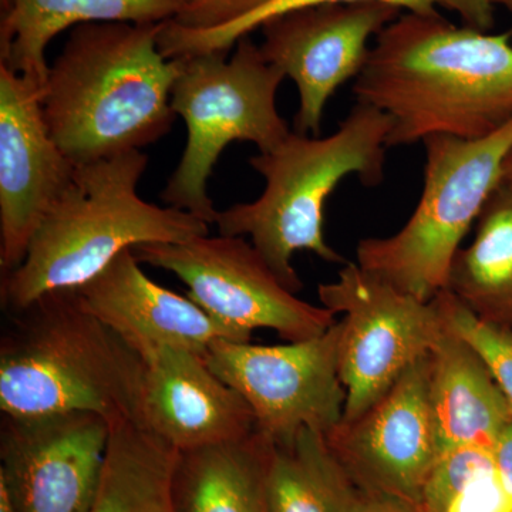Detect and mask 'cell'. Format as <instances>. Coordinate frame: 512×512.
<instances>
[{
  "instance_id": "obj_31",
  "label": "cell",
  "mask_w": 512,
  "mask_h": 512,
  "mask_svg": "<svg viewBox=\"0 0 512 512\" xmlns=\"http://www.w3.org/2000/svg\"><path fill=\"white\" fill-rule=\"evenodd\" d=\"M495 8H503L512 13V0H491Z\"/></svg>"
},
{
  "instance_id": "obj_29",
  "label": "cell",
  "mask_w": 512,
  "mask_h": 512,
  "mask_svg": "<svg viewBox=\"0 0 512 512\" xmlns=\"http://www.w3.org/2000/svg\"><path fill=\"white\" fill-rule=\"evenodd\" d=\"M0 512H19L8 485L0 481Z\"/></svg>"
},
{
  "instance_id": "obj_27",
  "label": "cell",
  "mask_w": 512,
  "mask_h": 512,
  "mask_svg": "<svg viewBox=\"0 0 512 512\" xmlns=\"http://www.w3.org/2000/svg\"><path fill=\"white\" fill-rule=\"evenodd\" d=\"M352 512H424L420 504L397 495L359 490Z\"/></svg>"
},
{
  "instance_id": "obj_26",
  "label": "cell",
  "mask_w": 512,
  "mask_h": 512,
  "mask_svg": "<svg viewBox=\"0 0 512 512\" xmlns=\"http://www.w3.org/2000/svg\"><path fill=\"white\" fill-rule=\"evenodd\" d=\"M274 0H188L183 12L173 19L184 28L217 29L247 18Z\"/></svg>"
},
{
  "instance_id": "obj_18",
  "label": "cell",
  "mask_w": 512,
  "mask_h": 512,
  "mask_svg": "<svg viewBox=\"0 0 512 512\" xmlns=\"http://www.w3.org/2000/svg\"><path fill=\"white\" fill-rule=\"evenodd\" d=\"M188 0H2L0 64L40 89L49 76L46 47L69 28L101 22L161 23Z\"/></svg>"
},
{
  "instance_id": "obj_14",
  "label": "cell",
  "mask_w": 512,
  "mask_h": 512,
  "mask_svg": "<svg viewBox=\"0 0 512 512\" xmlns=\"http://www.w3.org/2000/svg\"><path fill=\"white\" fill-rule=\"evenodd\" d=\"M43 89L0 64V268L8 275L28 255L47 212L76 164L47 127Z\"/></svg>"
},
{
  "instance_id": "obj_30",
  "label": "cell",
  "mask_w": 512,
  "mask_h": 512,
  "mask_svg": "<svg viewBox=\"0 0 512 512\" xmlns=\"http://www.w3.org/2000/svg\"><path fill=\"white\" fill-rule=\"evenodd\" d=\"M501 183L508 185V187H512V148L510 153L505 157L504 165H503V180Z\"/></svg>"
},
{
  "instance_id": "obj_1",
  "label": "cell",
  "mask_w": 512,
  "mask_h": 512,
  "mask_svg": "<svg viewBox=\"0 0 512 512\" xmlns=\"http://www.w3.org/2000/svg\"><path fill=\"white\" fill-rule=\"evenodd\" d=\"M353 94L390 117L389 148L490 136L512 119V28L494 35L440 12L402 13L375 37Z\"/></svg>"
},
{
  "instance_id": "obj_10",
  "label": "cell",
  "mask_w": 512,
  "mask_h": 512,
  "mask_svg": "<svg viewBox=\"0 0 512 512\" xmlns=\"http://www.w3.org/2000/svg\"><path fill=\"white\" fill-rule=\"evenodd\" d=\"M340 322L318 338L279 346L214 340L208 365L251 407L256 430L275 446L302 429L328 433L343 417Z\"/></svg>"
},
{
  "instance_id": "obj_28",
  "label": "cell",
  "mask_w": 512,
  "mask_h": 512,
  "mask_svg": "<svg viewBox=\"0 0 512 512\" xmlns=\"http://www.w3.org/2000/svg\"><path fill=\"white\" fill-rule=\"evenodd\" d=\"M493 456L498 474L512 498V421L495 441Z\"/></svg>"
},
{
  "instance_id": "obj_8",
  "label": "cell",
  "mask_w": 512,
  "mask_h": 512,
  "mask_svg": "<svg viewBox=\"0 0 512 512\" xmlns=\"http://www.w3.org/2000/svg\"><path fill=\"white\" fill-rule=\"evenodd\" d=\"M319 301L340 320L339 372L346 389L340 421H352L389 392L433 348L443 329L437 302H423L346 262L319 285Z\"/></svg>"
},
{
  "instance_id": "obj_13",
  "label": "cell",
  "mask_w": 512,
  "mask_h": 512,
  "mask_svg": "<svg viewBox=\"0 0 512 512\" xmlns=\"http://www.w3.org/2000/svg\"><path fill=\"white\" fill-rule=\"evenodd\" d=\"M109 439L110 423L99 414L3 416L0 481L19 512H90Z\"/></svg>"
},
{
  "instance_id": "obj_15",
  "label": "cell",
  "mask_w": 512,
  "mask_h": 512,
  "mask_svg": "<svg viewBox=\"0 0 512 512\" xmlns=\"http://www.w3.org/2000/svg\"><path fill=\"white\" fill-rule=\"evenodd\" d=\"M140 421L175 450L247 439L254 413L208 365L205 353L165 345L143 357Z\"/></svg>"
},
{
  "instance_id": "obj_17",
  "label": "cell",
  "mask_w": 512,
  "mask_h": 512,
  "mask_svg": "<svg viewBox=\"0 0 512 512\" xmlns=\"http://www.w3.org/2000/svg\"><path fill=\"white\" fill-rule=\"evenodd\" d=\"M429 400L439 454L463 446L493 448L512 421L510 404L483 359L444 318L430 350Z\"/></svg>"
},
{
  "instance_id": "obj_3",
  "label": "cell",
  "mask_w": 512,
  "mask_h": 512,
  "mask_svg": "<svg viewBox=\"0 0 512 512\" xmlns=\"http://www.w3.org/2000/svg\"><path fill=\"white\" fill-rule=\"evenodd\" d=\"M148 157L131 150L76 165L30 242L28 255L2 279V305L16 313L50 292L76 289L138 245L207 237V222L190 212L138 197Z\"/></svg>"
},
{
  "instance_id": "obj_25",
  "label": "cell",
  "mask_w": 512,
  "mask_h": 512,
  "mask_svg": "<svg viewBox=\"0 0 512 512\" xmlns=\"http://www.w3.org/2000/svg\"><path fill=\"white\" fill-rule=\"evenodd\" d=\"M493 448L463 446L439 454L421 493L424 512H447L464 490L493 470Z\"/></svg>"
},
{
  "instance_id": "obj_4",
  "label": "cell",
  "mask_w": 512,
  "mask_h": 512,
  "mask_svg": "<svg viewBox=\"0 0 512 512\" xmlns=\"http://www.w3.org/2000/svg\"><path fill=\"white\" fill-rule=\"evenodd\" d=\"M0 343V409L13 419L87 412L140 421L144 362L72 289L13 313ZM141 423V421H140Z\"/></svg>"
},
{
  "instance_id": "obj_5",
  "label": "cell",
  "mask_w": 512,
  "mask_h": 512,
  "mask_svg": "<svg viewBox=\"0 0 512 512\" xmlns=\"http://www.w3.org/2000/svg\"><path fill=\"white\" fill-rule=\"evenodd\" d=\"M390 127L392 121L383 111L357 103L330 136L291 133L275 150L249 158L265 178V190L254 202L218 212L220 235H249L269 268L295 295L303 288L292 265L296 252H312L328 264H346L323 234L326 202L349 175L367 187L383 183Z\"/></svg>"
},
{
  "instance_id": "obj_21",
  "label": "cell",
  "mask_w": 512,
  "mask_h": 512,
  "mask_svg": "<svg viewBox=\"0 0 512 512\" xmlns=\"http://www.w3.org/2000/svg\"><path fill=\"white\" fill-rule=\"evenodd\" d=\"M177 458L178 450L140 421L113 424L90 512H173Z\"/></svg>"
},
{
  "instance_id": "obj_9",
  "label": "cell",
  "mask_w": 512,
  "mask_h": 512,
  "mask_svg": "<svg viewBox=\"0 0 512 512\" xmlns=\"http://www.w3.org/2000/svg\"><path fill=\"white\" fill-rule=\"evenodd\" d=\"M141 264L165 269L188 286V298L251 342L255 329L275 330L288 343L318 338L335 313L302 301L242 237H198L178 244L138 245Z\"/></svg>"
},
{
  "instance_id": "obj_2",
  "label": "cell",
  "mask_w": 512,
  "mask_h": 512,
  "mask_svg": "<svg viewBox=\"0 0 512 512\" xmlns=\"http://www.w3.org/2000/svg\"><path fill=\"white\" fill-rule=\"evenodd\" d=\"M161 25L86 23L70 32L49 69L42 106L50 134L74 164L141 150L170 131L181 62L160 52Z\"/></svg>"
},
{
  "instance_id": "obj_22",
  "label": "cell",
  "mask_w": 512,
  "mask_h": 512,
  "mask_svg": "<svg viewBox=\"0 0 512 512\" xmlns=\"http://www.w3.org/2000/svg\"><path fill=\"white\" fill-rule=\"evenodd\" d=\"M265 491L269 512H352L359 494L326 434L315 429L272 444Z\"/></svg>"
},
{
  "instance_id": "obj_16",
  "label": "cell",
  "mask_w": 512,
  "mask_h": 512,
  "mask_svg": "<svg viewBox=\"0 0 512 512\" xmlns=\"http://www.w3.org/2000/svg\"><path fill=\"white\" fill-rule=\"evenodd\" d=\"M140 264L133 249L124 251L72 291L83 309L116 332L141 359L165 345L207 353L214 340L248 343L191 298L151 281Z\"/></svg>"
},
{
  "instance_id": "obj_19",
  "label": "cell",
  "mask_w": 512,
  "mask_h": 512,
  "mask_svg": "<svg viewBox=\"0 0 512 512\" xmlns=\"http://www.w3.org/2000/svg\"><path fill=\"white\" fill-rule=\"evenodd\" d=\"M272 443L258 430L244 440L178 451L173 512H269L265 481Z\"/></svg>"
},
{
  "instance_id": "obj_6",
  "label": "cell",
  "mask_w": 512,
  "mask_h": 512,
  "mask_svg": "<svg viewBox=\"0 0 512 512\" xmlns=\"http://www.w3.org/2000/svg\"><path fill=\"white\" fill-rule=\"evenodd\" d=\"M234 52L177 57L180 74L171 90V107L184 120L187 144L161 200L215 224L218 212L207 184L222 151L234 141H249L261 153L275 150L289 134L276 109L285 74L266 62L261 47L242 37Z\"/></svg>"
},
{
  "instance_id": "obj_24",
  "label": "cell",
  "mask_w": 512,
  "mask_h": 512,
  "mask_svg": "<svg viewBox=\"0 0 512 512\" xmlns=\"http://www.w3.org/2000/svg\"><path fill=\"white\" fill-rule=\"evenodd\" d=\"M434 299L447 325L483 359L512 410V329L478 318L447 289Z\"/></svg>"
},
{
  "instance_id": "obj_20",
  "label": "cell",
  "mask_w": 512,
  "mask_h": 512,
  "mask_svg": "<svg viewBox=\"0 0 512 512\" xmlns=\"http://www.w3.org/2000/svg\"><path fill=\"white\" fill-rule=\"evenodd\" d=\"M447 291L478 318L512 329V187L501 183L476 222V235L454 255Z\"/></svg>"
},
{
  "instance_id": "obj_11",
  "label": "cell",
  "mask_w": 512,
  "mask_h": 512,
  "mask_svg": "<svg viewBox=\"0 0 512 512\" xmlns=\"http://www.w3.org/2000/svg\"><path fill=\"white\" fill-rule=\"evenodd\" d=\"M400 15L382 2L322 3L282 13L259 28L266 62L298 89L299 134L319 137L330 97L362 73L370 40Z\"/></svg>"
},
{
  "instance_id": "obj_23",
  "label": "cell",
  "mask_w": 512,
  "mask_h": 512,
  "mask_svg": "<svg viewBox=\"0 0 512 512\" xmlns=\"http://www.w3.org/2000/svg\"><path fill=\"white\" fill-rule=\"evenodd\" d=\"M382 2L412 13H456L463 25L483 32H490L495 25V6L491 0H274L265 8L256 10L247 18L217 29L195 30L178 25L175 20H165L158 33V47L167 59L200 55L210 52H231L238 40L251 35L269 19L291 10L322 3Z\"/></svg>"
},
{
  "instance_id": "obj_7",
  "label": "cell",
  "mask_w": 512,
  "mask_h": 512,
  "mask_svg": "<svg viewBox=\"0 0 512 512\" xmlns=\"http://www.w3.org/2000/svg\"><path fill=\"white\" fill-rule=\"evenodd\" d=\"M423 194L410 220L387 238L357 244L356 264L419 301L446 291L451 262L488 198L503 180L512 148V119L478 140L431 136Z\"/></svg>"
},
{
  "instance_id": "obj_12",
  "label": "cell",
  "mask_w": 512,
  "mask_h": 512,
  "mask_svg": "<svg viewBox=\"0 0 512 512\" xmlns=\"http://www.w3.org/2000/svg\"><path fill=\"white\" fill-rule=\"evenodd\" d=\"M430 352L410 366L365 413L326 433L356 487L420 504L437 457L429 400Z\"/></svg>"
}]
</instances>
